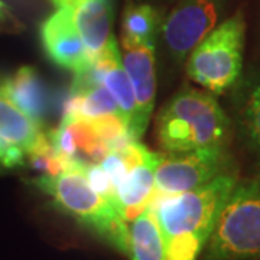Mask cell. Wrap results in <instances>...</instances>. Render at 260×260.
Wrapping results in <instances>:
<instances>
[{"label": "cell", "instance_id": "cell-12", "mask_svg": "<svg viewBox=\"0 0 260 260\" xmlns=\"http://www.w3.org/2000/svg\"><path fill=\"white\" fill-rule=\"evenodd\" d=\"M0 91L30 119L44 124L49 109V94L34 67H22L0 80Z\"/></svg>", "mask_w": 260, "mask_h": 260}, {"label": "cell", "instance_id": "cell-11", "mask_svg": "<svg viewBox=\"0 0 260 260\" xmlns=\"http://www.w3.org/2000/svg\"><path fill=\"white\" fill-rule=\"evenodd\" d=\"M158 165V153L145 149L138 165L132 168L116 189L119 213L126 223L133 221L138 215L150 207V198L155 186V171Z\"/></svg>", "mask_w": 260, "mask_h": 260}, {"label": "cell", "instance_id": "cell-3", "mask_svg": "<svg viewBox=\"0 0 260 260\" xmlns=\"http://www.w3.org/2000/svg\"><path fill=\"white\" fill-rule=\"evenodd\" d=\"M84 165L58 175H41L29 181L38 191L49 197L56 210L112 244L114 249L129 253L130 230L117 208L95 191L84 172Z\"/></svg>", "mask_w": 260, "mask_h": 260}, {"label": "cell", "instance_id": "cell-17", "mask_svg": "<svg viewBox=\"0 0 260 260\" xmlns=\"http://www.w3.org/2000/svg\"><path fill=\"white\" fill-rule=\"evenodd\" d=\"M160 15L150 5H133L130 3L123 15L121 23V42L123 48H130L155 42L160 29Z\"/></svg>", "mask_w": 260, "mask_h": 260}, {"label": "cell", "instance_id": "cell-1", "mask_svg": "<svg viewBox=\"0 0 260 260\" xmlns=\"http://www.w3.org/2000/svg\"><path fill=\"white\" fill-rule=\"evenodd\" d=\"M239 182L234 171L208 184L168 195L153 208L171 260H195L210 240L221 208Z\"/></svg>", "mask_w": 260, "mask_h": 260}, {"label": "cell", "instance_id": "cell-15", "mask_svg": "<svg viewBox=\"0 0 260 260\" xmlns=\"http://www.w3.org/2000/svg\"><path fill=\"white\" fill-rule=\"evenodd\" d=\"M236 113L240 135L260 156V73H253L236 93Z\"/></svg>", "mask_w": 260, "mask_h": 260}, {"label": "cell", "instance_id": "cell-8", "mask_svg": "<svg viewBox=\"0 0 260 260\" xmlns=\"http://www.w3.org/2000/svg\"><path fill=\"white\" fill-rule=\"evenodd\" d=\"M41 41L48 58L58 67L74 73V75L83 74L93 62V55L65 9L56 8L55 12L42 22Z\"/></svg>", "mask_w": 260, "mask_h": 260}, {"label": "cell", "instance_id": "cell-6", "mask_svg": "<svg viewBox=\"0 0 260 260\" xmlns=\"http://www.w3.org/2000/svg\"><path fill=\"white\" fill-rule=\"evenodd\" d=\"M233 171L227 148L197 149L181 153H158L155 186L167 195L181 194L208 184Z\"/></svg>", "mask_w": 260, "mask_h": 260}, {"label": "cell", "instance_id": "cell-18", "mask_svg": "<svg viewBox=\"0 0 260 260\" xmlns=\"http://www.w3.org/2000/svg\"><path fill=\"white\" fill-rule=\"evenodd\" d=\"M26 162L28 156L22 149L0 140V171L23 167Z\"/></svg>", "mask_w": 260, "mask_h": 260}, {"label": "cell", "instance_id": "cell-5", "mask_svg": "<svg viewBox=\"0 0 260 260\" xmlns=\"http://www.w3.org/2000/svg\"><path fill=\"white\" fill-rule=\"evenodd\" d=\"M246 23L239 10L204 38L186 59V74L213 94H223L240 80Z\"/></svg>", "mask_w": 260, "mask_h": 260}, {"label": "cell", "instance_id": "cell-2", "mask_svg": "<svg viewBox=\"0 0 260 260\" xmlns=\"http://www.w3.org/2000/svg\"><path fill=\"white\" fill-rule=\"evenodd\" d=\"M155 135L164 152L181 153L197 149L227 148L232 126L214 95L184 87L158 114Z\"/></svg>", "mask_w": 260, "mask_h": 260}, {"label": "cell", "instance_id": "cell-16", "mask_svg": "<svg viewBox=\"0 0 260 260\" xmlns=\"http://www.w3.org/2000/svg\"><path fill=\"white\" fill-rule=\"evenodd\" d=\"M107 114H121V112L112 93L103 84L71 88L70 97L65 103L64 116L91 120Z\"/></svg>", "mask_w": 260, "mask_h": 260}, {"label": "cell", "instance_id": "cell-4", "mask_svg": "<svg viewBox=\"0 0 260 260\" xmlns=\"http://www.w3.org/2000/svg\"><path fill=\"white\" fill-rule=\"evenodd\" d=\"M260 259V179L237 182L221 208L205 260Z\"/></svg>", "mask_w": 260, "mask_h": 260}, {"label": "cell", "instance_id": "cell-14", "mask_svg": "<svg viewBox=\"0 0 260 260\" xmlns=\"http://www.w3.org/2000/svg\"><path fill=\"white\" fill-rule=\"evenodd\" d=\"M129 230L130 260H168L165 237L152 207L132 221Z\"/></svg>", "mask_w": 260, "mask_h": 260}, {"label": "cell", "instance_id": "cell-13", "mask_svg": "<svg viewBox=\"0 0 260 260\" xmlns=\"http://www.w3.org/2000/svg\"><path fill=\"white\" fill-rule=\"evenodd\" d=\"M42 135V124L30 119L0 91V140L18 146L28 156Z\"/></svg>", "mask_w": 260, "mask_h": 260}, {"label": "cell", "instance_id": "cell-10", "mask_svg": "<svg viewBox=\"0 0 260 260\" xmlns=\"http://www.w3.org/2000/svg\"><path fill=\"white\" fill-rule=\"evenodd\" d=\"M73 18L84 44L93 58L103 52L113 35V0H51Z\"/></svg>", "mask_w": 260, "mask_h": 260}, {"label": "cell", "instance_id": "cell-9", "mask_svg": "<svg viewBox=\"0 0 260 260\" xmlns=\"http://www.w3.org/2000/svg\"><path fill=\"white\" fill-rule=\"evenodd\" d=\"M156 61L155 42L124 48L123 65L127 71L138 103L136 121L130 130L133 140L139 142L148 127L156 99Z\"/></svg>", "mask_w": 260, "mask_h": 260}, {"label": "cell", "instance_id": "cell-7", "mask_svg": "<svg viewBox=\"0 0 260 260\" xmlns=\"http://www.w3.org/2000/svg\"><path fill=\"white\" fill-rule=\"evenodd\" d=\"M220 13L221 0H182L162 20L164 44L177 64H181L213 32Z\"/></svg>", "mask_w": 260, "mask_h": 260}]
</instances>
